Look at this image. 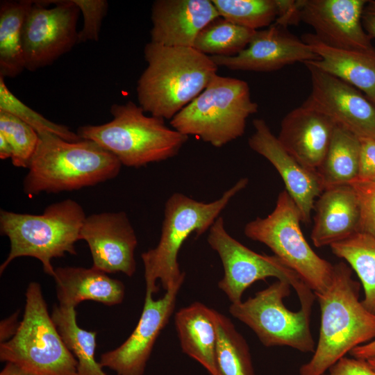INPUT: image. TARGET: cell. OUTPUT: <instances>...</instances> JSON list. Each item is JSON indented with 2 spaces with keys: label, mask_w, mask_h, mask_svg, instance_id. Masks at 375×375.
Wrapping results in <instances>:
<instances>
[{
  "label": "cell",
  "mask_w": 375,
  "mask_h": 375,
  "mask_svg": "<svg viewBox=\"0 0 375 375\" xmlns=\"http://www.w3.org/2000/svg\"><path fill=\"white\" fill-rule=\"evenodd\" d=\"M360 283L344 262L333 265L327 288L315 293L321 311L317 344L299 375H322L354 348L375 339V314L359 299Z\"/></svg>",
  "instance_id": "cell-1"
},
{
  "label": "cell",
  "mask_w": 375,
  "mask_h": 375,
  "mask_svg": "<svg viewBox=\"0 0 375 375\" xmlns=\"http://www.w3.org/2000/svg\"><path fill=\"white\" fill-rule=\"evenodd\" d=\"M144 56L147 66L136 86L139 106L145 112L164 119L171 120L195 99L218 69L210 56L193 47L150 41Z\"/></svg>",
  "instance_id": "cell-2"
},
{
  "label": "cell",
  "mask_w": 375,
  "mask_h": 375,
  "mask_svg": "<svg viewBox=\"0 0 375 375\" xmlns=\"http://www.w3.org/2000/svg\"><path fill=\"white\" fill-rule=\"evenodd\" d=\"M23 190L28 196L59 193L94 186L115 178L122 163L94 141H67L59 136L38 134Z\"/></svg>",
  "instance_id": "cell-3"
},
{
  "label": "cell",
  "mask_w": 375,
  "mask_h": 375,
  "mask_svg": "<svg viewBox=\"0 0 375 375\" xmlns=\"http://www.w3.org/2000/svg\"><path fill=\"white\" fill-rule=\"evenodd\" d=\"M248 183L247 178H242L221 197L208 203L180 192H174L167 199L159 242L155 248L141 254L146 292H157L158 280L165 291L183 285L185 274L178 262L183 244L191 234L195 233L199 237L208 231L231 200Z\"/></svg>",
  "instance_id": "cell-4"
},
{
  "label": "cell",
  "mask_w": 375,
  "mask_h": 375,
  "mask_svg": "<svg viewBox=\"0 0 375 375\" xmlns=\"http://www.w3.org/2000/svg\"><path fill=\"white\" fill-rule=\"evenodd\" d=\"M110 113V122L81 126L76 133L112 153L122 165L138 168L172 158L188 140L168 127L164 119L146 115L132 101L112 104Z\"/></svg>",
  "instance_id": "cell-5"
},
{
  "label": "cell",
  "mask_w": 375,
  "mask_h": 375,
  "mask_svg": "<svg viewBox=\"0 0 375 375\" xmlns=\"http://www.w3.org/2000/svg\"><path fill=\"white\" fill-rule=\"evenodd\" d=\"M85 217L83 207L71 199L49 205L40 215L1 210L0 231L10 244L1 274L13 260L29 256L40 260L44 272L53 277L51 260L77 254L75 244Z\"/></svg>",
  "instance_id": "cell-6"
},
{
  "label": "cell",
  "mask_w": 375,
  "mask_h": 375,
  "mask_svg": "<svg viewBox=\"0 0 375 375\" xmlns=\"http://www.w3.org/2000/svg\"><path fill=\"white\" fill-rule=\"evenodd\" d=\"M258 109L246 81L217 74L170 120V125L185 135H195L219 148L242 136L247 118Z\"/></svg>",
  "instance_id": "cell-7"
},
{
  "label": "cell",
  "mask_w": 375,
  "mask_h": 375,
  "mask_svg": "<svg viewBox=\"0 0 375 375\" xmlns=\"http://www.w3.org/2000/svg\"><path fill=\"white\" fill-rule=\"evenodd\" d=\"M25 297L16 333L0 344V360L33 375H77L78 362L49 313L40 285L31 282Z\"/></svg>",
  "instance_id": "cell-8"
},
{
  "label": "cell",
  "mask_w": 375,
  "mask_h": 375,
  "mask_svg": "<svg viewBox=\"0 0 375 375\" xmlns=\"http://www.w3.org/2000/svg\"><path fill=\"white\" fill-rule=\"evenodd\" d=\"M301 222L297 206L284 190L278 194L273 211L248 222L244 233L267 246L314 293L319 292L330 284L333 265L312 250L302 233Z\"/></svg>",
  "instance_id": "cell-9"
},
{
  "label": "cell",
  "mask_w": 375,
  "mask_h": 375,
  "mask_svg": "<svg viewBox=\"0 0 375 375\" xmlns=\"http://www.w3.org/2000/svg\"><path fill=\"white\" fill-rule=\"evenodd\" d=\"M291 285L277 280L246 301L231 303L230 314L248 326L265 347H289L313 353L315 343L310 331L312 306H301L297 311L288 309L284 299Z\"/></svg>",
  "instance_id": "cell-10"
},
{
  "label": "cell",
  "mask_w": 375,
  "mask_h": 375,
  "mask_svg": "<svg viewBox=\"0 0 375 375\" xmlns=\"http://www.w3.org/2000/svg\"><path fill=\"white\" fill-rule=\"evenodd\" d=\"M207 241L219 256L224 276L219 288L231 303L242 301L244 292L258 281L269 277L286 281L295 290L301 305H312L315 295L300 276L276 256L258 253L233 238L219 216L208 230Z\"/></svg>",
  "instance_id": "cell-11"
},
{
  "label": "cell",
  "mask_w": 375,
  "mask_h": 375,
  "mask_svg": "<svg viewBox=\"0 0 375 375\" xmlns=\"http://www.w3.org/2000/svg\"><path fill=\"white\" fill-rule=\"evenodd\" d=\"M33 1L23 27L25 69L49 66L78 43L80 9L73 0Z\"/></svg>",
  "instance_id": "cell-12"
},
{
  "label": "cell",
  "mask_w": 375,
  "mask_h": 375,
  "mask_svg": "<svg viewBox=\"0 0 375 375\" xmlns=\"http://www.w3.org/2000/svg\"><path fill=\"white\" fill-rule=\"evenodd\" d=\"M311 80L304 104L322 112L359 138L375 139V104L360 90L313 65L303 62Z\"/></svg>",
  "instance_id": "cell-13"
},
{
  "label": "cell",
  "mask_w": 375,
  "mask_h": 375,
  "mask_svg": "<svg viewBox=\"0 0 375 375\" xmlns=\"http://www.w3.org/2000/svg\"><path fill=\"white\" fill-rule=\"evenodd\" d=\"M182 285L167 290L158 299L146 292L143 310L135 329L117 348L100 356L102 367L117 375H143L155 342L173 314L176 297Z\"/></svg>",
  "instance_id": "cell-14"
},
{
  "label": "cell",
  "mask_w": 375,
  "mask_h": 375,
  "mask_svg": "<svg viewBox=\"0 0 375 375\" xmlns=\"http://www.w3.org/2000/svg\"><path fill=\"white\" fill-rule=\"evenodd\" d=\"M80 240L88 244L92 267L106 274L122 272L131 277L136 270L138 238L126 212H101L86 216Z\"/></svg>",
  "instance_id": "cell-15"
},
{
  "label": "cell",
  "mask_w": 375,
  "mask_h": 375,
  "mask_svg": "<svg viewBox=\"0 0 375 375\" xmlns=\"http://www.w3.org/2000/svg\"><path fill=\"white\" fill-rule=\"evenodd\" d=\"M368 0H301V21L324 44L338 49L375 53L362 22Z\"/></svg>",
  "instance_id": "cell-16"
},
{
  "label": "cell",
  "mask_w": 375,
  "mask_h": 375,
  "mask_svg": "<svg viewBox=\"0 0 375 375\" xmlns=\"http://www.w3.org/2000/svg\"><path fill=\"white\" fill-rule=\"evenodd\" d=\"M219 67L231 70L272 72L295 62L316 60L308 44L285 27L272 24L256 31L247 47L234 56H210Z\"/></svg>",
  "instance_id": "cell-17"
},
{
  "label": "cell",
  "mask_w": 375,
  "mask_h": 375,
  "mask_svg": "<svg viewBox=\"0 0 375 375\" xmlns=\"http://www.w3.org/2000/svg\"><path fill=\"white\" fill-rule=\"evenodd\" d=\"M253 125L255 131L248 140L249 147L275 167L299 209L301 222L308 223L315 198L324 190L319 173L305 167L292 156L264 119H256Z\"/></svg>",
  "instance_id": "cell-18"
},
{
  "label": "cell",
  "mask_w": 375,
  "mask_h": 375,
  "mask_svg": "<svg viewBox=\"0 0 375 375\" xmlns=\"http://www.w3.org/2000/svg\"><path fill=\"white\" fill-rule=\"evenodd\" d=\"M219 17L211 0H156L151 7V42L193 47L199 32Z\"/></svg>",
  "instance_id": "cell-19"
},
{
  "label": "cell",
  "mask_w": 375,
  "mask_h": 375,
  "mask_svg": "<svg viewBox=\"0 0 375 375\" xmlns=\"http://www.w3.org/2000/svg\"><path fill=\"white\" fill-rule=\"evenodd\" d=\"M335 126L328 117L303 103L283 117L277 138L284 149L298 162L317 172Z\"/></svg>",
  "instance_id": "cell-20"
},
{
  "label": "cell",
  "mask_w": 375,
  "mask_h": 375,
  "mask_svg": "<svg viewBox=\"0 0 375 375\" xmlns=\"http://www.w3.org/2000/svg\"><path fill=\"white\" fill-rule=\"evenodd\" d=\"M314 208L311 239L315 247L331 246L360 232V205L350 184L325 188Z\"/></svg>",
  "instance_id": "cell-21"
},
{
  "label": "cell",
  "mask_w": 375,
  "mask_h": 375,
  "mask_svg": "<svg viewBox=\"0 0 375 375\" xmlns=\"http://www.w3.org/2000/svg\"><path fill=\"white\" fill-rule=\"evenodd\" d=\"M56 285L58 305L76 308L83 301H94L106 306L122 302L125 286L94 267H64L55 268L53 277Z\"/></svg>",
  "instance_id": "cell-22"
},
{
  "label": "cell",
  "mask_w": 375,
  "mask_h": 375,
  "mask_svg": "<svg viewBox=\"0 0 375 375\" xmlns=\"http://www.w3.org/2000/svg\"><path fill=\"white\" fill-rule=\"evenodd\" d=\"M301 40L319 57L310 61L313 65L356 88L375 104V53L335 48L314 33H305Z\"/></svg>",
  "instance_id": "cell-23"
},
{
  "label": "cell",
  "mask_w": 375,
  "mask_h": 375,
  "mask_svg": "<svg viewBox=\"0 0 375 375\" xmlns=\"http://www.w3.org/2000/svg\"><path fill=\"white\" fill-rule=\"evenodd\" d=\"M174 324L183 352L200 363L210 375H216L214 309L194 302L176 312Z\"/></svg>",
  "instance_id": "cell-24"
},
{
  "label": "cell",
  "mask_w": 375,
  "mask_h": 375,
  "mask_svg": "<svg viewBox=\"0 0 375 375\" xmlns=\"http://www.w3.org/2000/svg\"><path fill=\"white\" fill-rule=\"evenodd\" d=\"M32 0L0 3V76L14 78L25 69L23 27Z\"/></svg>",
  "instance_id": "cell-25"
},
{
  "label": "cell",
  "mask_w": 375,
  "mask_h": 375,
  "mask_svg": "<svg viewBox=\"0 0 375 375\" xmlns=\"http://www.w3.org/2000/svg\"><path fill=\"white\" fill-rule=\"evenodd\" d=\"M360 149V138L336 124L328 150L317 170L324 189L350 184L357 178Z\"/></svg>",
  "instance_id": "cell-26"
},
{
  "label": "cell",
  "mask_w": 375,
  "mask_h": 375,
  "mask_svg": "<svg viewBox=\"0 0 375 375\" xmlns=\"http://www.w3.org/2000/svg\"><path fill=\"white\" fill-rule=\"evenodd\" d=\"M51 315L65 345L78 362L77 375H108L94 358L97 333L78 325L75 308L56 305Z\"/></svg>",
  "instance_id": "cell-27"
},
{
  "label": "cell",
  "mask_w": 375,
  "mask_h": 375,
  "mask_svg": "<svg viewBox=\"0 0 375 375\" xmlns=\"http://www.w3.org/2000/svg\"><path fill=\"white\" fill-rule=\"evenodd\" d=\"M216 375H256L249 347L231 319L214 310Z\"/></svg>",
  "instance_id": "cell-28"
},
{
  "label": "cell",
  "mask_w": 375,
  "mask_h": 375,
  "mask_svg": "<svg viewBox=\"0 0 375 375\" xmlns=\"http://www.w3.org/2000/svg\"><path fill=\"white\" fill-rule=\"evenodd\" d=\"M330 247L334 255L346 260L355 271L364 290L361 301L375 314V238L358 232Z\"/></svg>",
  "instance_id": "cell-29"
},
{
  "label": "cell",
  "mask_w": 375,
  "mask_h": 375,
  "mask_svg": "<svg viewBox=\"0 0 375 375\" xmlns=\"http://www.w3.org/2000/svg\"><path fill=\"white\" fill-rule=\"evenodd\" d=\"M255 32L219 17L199 32L193 48L209 56H234L247 47Z\"/></svg>",
  "instance_id": "cell-30"
},
{
  "label": "cell",
  "mask_w": 375,
  "mask_h": 375,
  "mask_svg": "<svg viewBox=\"0 0 375 375\" xmlns=\"http://www.w3.org/2000/svg\"><path fill=\"white\" fill-rule=\"evenodd\" d=\"M219 17L242 27L258 31L274 23L276 0H211Z\"/></svg>",
  "instance_id": "cell-31"
},
{
  "label": "cell",
  "mask_w": 375,
  "mask_h": 375,
  "mask_svg": "<svg viewBox=\"0 0 375 375\" xmlns=\"http://www.w3.org/2000/svg\"><path fill=\"white\" fill-rule=\"evenodd\" d=\"M0 76V111L8 112L31 126L38 134L49 133L70 142L81 140L67 126L52 122L33 110L17 98L6 86Z\"/></svg>",
  "instance_id": "cell-32"
},
{
  "label": "cell",
  "mask_w": 375,
  "mask_h": 375,
  "mask_svg": "<svg viewBox=\"0 0 375 375\" xmlns=\"http://www.w3.org/2000/svg\"><path fill=\"white\" fill-rule=\"evenodd\" d=\"M0 133L12 148V165L28 168L38 143L35 130L15 115L0 111Z\"/></svg>",
  "instance_id": "cell-33"
},
{
  "label": "cell",
  "mask_w": 375,
  "mask_h": 375,
  "mask_svg": "<svg viewBox=\"0 0 375 375\" xmlns=\"http://www.w3.org/2000/svg\"><path fill=\"white\" fill-rule=\"evenodd\" d=\"M83 16V26L78 31V43L98 41L101 22L108 10L105 0H73Z\"/></svg>",
  "instance_id": "cell-34"
},
{
  "label": "cell",
  "mask_w": 375,
  "mask_h": 375,
  "mask_svg": "<svg viewBox=\"0 0 375 375\" xmlns=\"http://www.w3.org/2000/svg\"><path fill=\"white\" fill-rule=\"evenodd\" d=\"M350 185L356 192L360 205V232L375 238V182L354 180Z\"/></svg>",
  "instance_id": "cell-35"
},
{
  "label": "cell",
  "mask_w": 375,
  "mask_h": 375,
  "mask_svg": "<svg viewBox=\"0 0 375 375\" xmlns=\"http://www.w3.org/2000/svg\"><path fill=\"white\" fill-rule=\"evenodd\" d=\"M358 172L355 180L375 182V139L361 138Z\"/></svg>",
  "instance_id": "cell-36"
},
{
  "label": "cell",
  "mask_w": 375,
  "mask_h": 375,
  "mask_svg": "<svg viewBox=\"0 0 375 375\" xmlns=\"http://www.w3.org/2000/svg\"><path fill=\"white\" fill-rule=\"evenodd\" d=\"M322 375H375L367 360L342 358Z\"/></svg>",
  "instance_id": "cell-37"
},
{
  "label": "cell",
  "mask_w": 375,
  "mask_h": 375,
  "mask_svg": "<svg viewBox=\"0 0 375 375\" xmlns=\"http://www.w3.org/2000/svg\"><path fill=\"white\" fill-rule=\"evenodd\" d=\"M278 15L274 24L287 28L297 25L301 18V0H276Z\"/></svg>",
  "instance_id": "cell-38"
},
{
  "label": "cell",
  "mask_w": 375,
  "mask_h": 375,
  "mask_svg": "<svg viewBox=\"0 0 375 375\" xmlns=\"http://www.w3.org/2000/svg\"><path fill=\"white\" fill-rule=\"evenodd\" d=\"M362 26L371 39L375 38V0H368L362 15Z\"/></svg>",
  "instance_id": "cell-39"
},
{
  "label": "cell",
  "mask_w": 375,
  "mask_h": 375,
  "mask_svg": "<svg viewBox=\"0 0 375 375\" xmlns=\"http://www.w3.org/2000/svg\"><path fill=\"white\" fill-rule=\"evenodd\" d=\"M18 313L16 312L10 317L4 319L0 324V342H4L12 338L16 333L19 323L18 322Z\"/></svg>",
  "instance_id": "cell-40"
},
{
  "label": "cell",
  "mask_w": 375,
  "mask_h": 375,
  "mask_svg": "<svg viewBox=\"0 0 375 375\" xmlns=\"http://www.w3.org/2000/svg\"><path fill=\"white\" fill-rule=\"evenodd\" d=\"M349 353L355 358L364 360L375 358V339L354 348Z\"/></svg>",
  "instance_id": "cell-41"
},
{
  "label": "cell",
  "mask_w": 375,
  "mask_h": 375,
  "mask_svg": "<svg viewBox=\"0 0 375 375\" xmlns=\"http://www.w3.org/2000/svg\"><path fill=\"white\" fill-rule=\"evenodd\" d=\"M12 150L6 138L0 133V158L6 160L12 158Z\"/></svg>",
  "instance_id": "cell-42"
},
{
  "label": "cell",
  "mask_w": 375,
  "mask_h": 375,
  "mask_svg": "<svg viewBox=\"0 0 375 375\" xmlns=\"http://www.w3.org/2000/svg\"><path fill=\"white\" fill-rule=\"evenodd\" d=\"M0 375H33L27 373L15 365L6 363V365L0 372Z\"/></svg>",
  "instance_id": "cell-43"
},
{
  "label": "cell",
  "mask_w": 375,
  "mask_h": 375,
  "mask_svg": "<svg viewBox=\"0 0 375 375\" xmlns=\"http://www.w3.org/2000/svg\"><path fill=\"white\" fill-rule=\"evenodd\" d=\"M367 361L369 363V366L375 372V358L369 359V360H368Z\"/></svg>",
  "instance_id": "cell-44"
}]
</instances>
